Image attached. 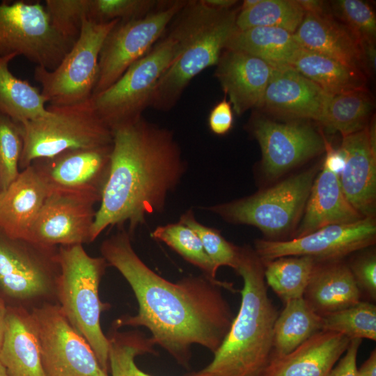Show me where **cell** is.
<instances>
[{
    "label": "cell",
    "mask_w": 376,
    "mask_h": 376,
    "mask_svg": "<svg viewBox=\"0 0 376 376\" xmlns=\"http://www.w3.org/2000/svg\"><path fill=\"white\" fill-rule=\"evenodd\" d=\"M323 166L314 179L304 207V214L294 238L333 224H350L365 217L346 199L339 181L343 157L325 140Z\"/></svg>",
    "instance_id": "ac0fdd59"
},
{
    "label": "cell",
    "mask_w": 376,
    "mask_h": 376,
    "mask_svg": "<svg viewBox=\"0 0 376 376\" xmlns=\"http://www.w3.org/2000/svg\"><path fill=\"white\" fill-rule=\"evenodd\" d=\"M165 1L86 0L85 19L96 23L142 17L158 8Z\"/></svg>",
    "instance_id": "8d00e7d4"
},
{
    "label": "cell",
    "mask_w": 376,
    "mask_h": 376,
    "mask_svg": "<svg viewBox=\"0 0 376 376\" xmlns=\"http://www.w3.org/2000/svg\"><path fill=\"white\" fill-rule=\"evenodd\" d=\"M50 191L31 165L21 170L0 196V230L8 237L26 239Z\"/></svg>",
    "instance_id": "cb8c5ba5"
},
{
    "label": "cell",
    "mask_w": 376,
    "mask_h": 376,
    "mask_svg": "<svg viewBox=\"0 0 376 376\" xmlns=\"http://www.w3.org/2000/svg\"><path fill=\"white\" fill-rule=\"evenodd\" d=\"M100 252L127 281L139 306L136 315L118 319L113 327L147 328L154 344L182 365L189 363L193 345L212 353L219 347L234 318L221 288L235 292L232 283L203 274L169 281L139 258L123 228L102 242Z\"/></svg>",
    "instance_id": "6da1fadb"
},
{
    "label": "cell",
    "mask_w": 376,
    "mask_h": 376,
    "mask_svg": "<svg viewBox=\"0 0 376 376\" xmlns=\"http://www.w3.org/2000/svg\"><path fill=\"white\" fill-rule=\"evenodd\" d=\"M260 0H244L239 8L240 10L250 9L259 3Z\"/></svg>",
    "instance_id": "f907efd6"
},
{
    "label": "cell",
    "mask_w": 376,
    "mask_h": 376,
    "mask_svg": "<svg viewBox=\"0 0 376 376\" xmlns=\"http://www.w3.org/2000/svg\"><path fill=\"white\" fill-rule=\"evenodd\" d=\"M47 113L19 123L23 148L19 169L34 160L54 157L64 151L111 145L113 133L96 113L91 98L65 106L48 105Z\"/></svg>",
    "instance_id": "8992f818"
},
{
    "label": "cell",
    "mask_w": 376,
    "mask_h": 376,
    "mask_svg": "<svg viewBox=\"0 0 376 376\" xmlns=\"http://www.w3.org/2000/svg\"><path fill=\"white\" fill-rule=\"evenodd\" d=\"M178 253L185 260L200 269L208 278L217 280V270L207 255L198 235L181 222L157 226L150 234Z\"/></svg>",
    "instance_id": "e575fe53"
},
{
    "label": "cell",
    "mask_w": 376,
    "mask_h": 376,
    "mask_svg": "<svg viewBox=\"0 0 376 376\" xmlns=\"http://www.w3.org/2000/svg\"><path fill=\"white\" fill-rule=\"evenodd\" d=\"M75 42L53 26L40 1L0 3V56H23L36 66L53 70Z\"/></svg>",
    "instance_id": "8fae6325"
},
{
    "label": "cell",
    "mask_w": 376,
    "mask_h": 376,
    "mask_svg": "<svg viewBox=\"0 0 376 376\" xmlns=\"http://www.w3.org/2000/svg\"><path fill=\"white\" fill-rule=\"evenodd\" d=\"M361 343V339L350 340L345 354L336 366L332 368L328 376H359L357 358Z\"/></svg>",
    "instance_id": "ee69618b"
},
{
    "label": "cell",
    "mask_w": 376,
    "mask_h": 376,
    "mask_svg": "<svg viewBox=\"0 0 376 376\" xmlns=\"http://www.w3.org/2000/svg\"><path fill=\"white\" fill-rule=\"evenodd\" d=\"M58 246L8 237L0 230V290L16 306L57 303ZM58 304V303H57Z\"/></svg>",
    "instance_id": "52a82bcc"
},
{
    "label": "cell",
    "mask_w": 376,
    "mask_h": 376,
    "mask_svg": "<svg viewBox=\"0 0 376 376\" xmlns=\"http://www.w3.org/2000/svg\"><path fill=\"white\" fill-rule=\"evenodd\" d=\"M1 187H0V196H1Z\"/></svg>",
    "instance_id": "f5cc1de1"
},
{
    "label": "cell",
    "mask_w": 376,
    "mask_h": 376,
    "mask_svg": "<svg viewBox=\"0 0 376 376\" xmlns=\"http://www.w3.org/2000/svg\"><path fill=\"white\" fill-rule=\"evenodd\" d=\"M0 376H8L6 368L1 363H0Z\"/></svg>",
    "instance_id": "816d5d0a"
},
{
    "label": "cell",
    "mask_w": 376,
    "mask_h": 376,
    "mask_svg": "<svg viewBox=\"0 0 376 376\" xmlns=\"http://www.w3.org/2000/svg\"><path fill=\"white\" fill-rule=\"evenodd\" d=\"M350 342L343 334L321 331L292 352L271 356L259 376H328Z\"/></svg>",
    "instance_id": "603a6c76"
},
{
    "label": "cell",
    "mask_w": 376,
    "mask_h": 376,
    "mask_svg": "<svg viewBox=\"0 0 376 376\" xmlns=\"http://www.w3.org/2000/svg\"><path fill=\"white\" fill-rule=\"evenodd\" d=\"M274 67L244 52L224 49L214 76L229 98L233 110L242 115L260 107Z\"/></svg>",
    "instance_id": "44dd1931"
},
{
    "label": "cell",
    "mask_w": 376,
    "mask_h": 376,
    "mask_svg": "<svg viewBox=\"0 0 376 376\" xmlns=\"http://www.w3.org/2000/svg\"><path fill=\"white\" fill-rule=\"evenodd\" d=\"M7 309L8 305L6 304L5 300L0 296V350L5 334Z\"/></svg>",
    "instance_id": "681fc988"
},
{
    "label": "cell",
    "mask_w": 376,
    "mask_h": 376,
    "mask_svg": "<svg viewBox=\"0 0 376 376\" xmlns=\"http://www.w3.org/2000/svg\"><path fill=\"white\" fill-rule=\"evenodd\" d=\"M112 145L68 150L30 165L50 192L78 194L100 202L109 178Z\"/></svg>",
    "instance_id": "9a60e30c"
},
{
    "label": "cell",
    "mask_w": 376,
    "mask_h": 376,
    "mask_svg": "<svg viewBox=\"0 0 376 376\" xmlns=\"http://www.w3.org/2000/svg\"><path fill=\"white\" fill-rule=\"evenodd\" d=\"M85 3L86 0H46L44 5L53 26L75 41L85 19Z\"/></svg>",
    "instance_id": "60d3db41"
},
{
    "label": "cell",
    "mask_w": 376,
    "mask_h": 376,
    "mask_svg": "<svg viewBox=\"0 0 376 376\" xmlns=\"http://www.w3.org/2000/svg\"><path fill=\"white\" fill-rule=\"evenodd\" d=\"M317 172L311 168L249 196L205 210L227 222L255 226L269 237L279 235L299 219Z\"/></svg>",
    "instance_id": "9c48e42d"
},
{
    "label": "cell",
    "mask_w": 376,
    "mask_h": 376,
    "mask_svg": "<svg viewBox=\"0 0 376 376\" xmlns=\"http://www.w3.org/2000/svg\"><path fill=\"white\" fill-rule=\"evenodd\" d=\"M321 331L322 316L312 310L304 297L289 300L274 324L271 356L285 355Z\"/></svg>",
    "instance_id": "f546056e"
},
{
    "label": "cell",
    "mask_w": 376,
    "mask_h": 376,
    "mask_svg": "<svg viewBox=\"0 0 376 376\" xmlns=\"http://www.w3.org/2000/svg\"><path fill=\"white\" fill-rule=\"evenodd\" d=\"M112 133L110 171L96 210L93 242L106 228L125 224L132 236L148 216L164 210L187 170L173 132L143 116Z\"/></svg>",
    "instance_id": "7a4b0ae2"
},
{
    "label": "cell",
    "mask_w": 376,
    "mask_h": 376,
    "mask_svg": "<svg viewBox=\"0 0 376 376\" xmlns=\"http://www.w3.org/2000/svg\"><path fill=\"white\" fill-rule=\"evenodd\" d=\"M262 262L266 284L284 302L303 297L317 263L309 256H285Z\"/></svg>",
    "instance_id": "4dcf8cb0"
},
{
    "label": "cell",
    "mask_w": 376,
    "mask_h": 376,
    "mask_svg": "<svg viewBox=\"0 0 376 376\" xmlns=\"http://www.w3.org/2000/svg\"><path fill=\"white\" fill-rule=\"evenodd\" d=\"M288 66L329 95L368 88L367 75L363 72L304 48Z\"/></svg>",
    "instance_id": "83f0119b"
},
{
    "label": "cell",
    "mask_w": 376,
    "mask_h": 376,
    "mask_svg": "<svg viewBox=\"0 0 376 376\" xmlns=\"http://www.w3.org/2000/svg\"><path fill=\"white\" fill-rule=\"evenodd\" d=\"M57 261V303L108 373L109 340L102 331L100 315L109 305L102 302L99 296L100 283L108 264L102 256H89L82 244L58 246Z\"/></svg>",
    "instance_id": "5b68a950"
},
{
    "label": "cell",
    "mask_w": 376,
    "mask_h": 376,
    "mask_svg": "<svg viewBox=\"0 0 376 376\" xmlns=\"http://www.w3.org/2000/svg\"><path fill=\"white\" fill-rule=\"evenodd\" d=\"M359 376H376V352L373 350L369 358L358 369Z\"/></svg>",
    "instance_id": "7dc6e473"
},
{
    "label": "cell",
    "mask_w": 376,
    "mask_h": 376,
    "mask_svg": "<svg viewBox=\"0 0 376 376\" xmlns=\"http://www.w3.org/2000/svg\"><path fill=\"white\" fill-rule=\"evenodd\" d=\"M322 331L336 332L351 339L376 340V306L359 302L344 309L322 315Z\"/></svg>",
    "instance_id": "d590c367"
},
{
    "label": "cell",
    "mask_w": 376,
    "mask_h": 376,
    "mask_svg": "<svg viewBox=\"0 0 376 376\" xmlns=\"http://www.w3.org/2000/svg\"><path fill=\"white\" fill-rule=\"evenodd\" d=\"M30 311L37 329L45 376H109L57 303H45Z\"/></svg>",
    "instance_id": "4fadbf2b"
},
{
    "label": "cell",
    "mask_w": 376,
    "mask_h": 376,
    "mask_svg": "<svg viewBox=\"0 0 376 376\" xmlns=\"http://www.w3.org/2000/svg\"><path fill=\"white\" fill-rule=\"evenodd\" d=\"M350 269L360 291L370 298L376 299V256L374 253H366L357 258Z\"/></svg>",
    "instance_id": "b9f144b4"
},
{
    "label": "cell",
    "mask_w": 376,
    "mask_h": 376,
    "mask_svg": "<svg viewBox=\"0 0 376 376\" xmlns=\"http://www.w3.org/2000/svg\"><path fill=\"white\" fill-rule=\"evenodd\" d=\"M203 3L217 10H230L237 3L235 0H203Z\"/></svg>",
    "instance_id": "c3c4849f"
},
{
    "label": "cell",
    "mask_w": 376,
    "mask_h": 376,
    "mask_svg": "<svg viewBox=\"0 0 376 376\" xmlns=\"http://www.w3.org/2000/svg\"><path fill=\"white\" fill-rule=\"evenodd\" d=\"M305 13L323 14L331 13L326 3L319 0H297Z\"/></svg>",
    "instance_id": "f6af8a7d"
},
{
    "label": "cell",
    "mask_w": 376,
    "mask_h": 376,
    "mask_svg": "<svg viewBox=\"0 0 376 376\" xmlns=\"http://www.w3.org/2000/svg\"><path fill=\"white\" fill-rule=\"evenodd\" d=\"M187 1H165L136 19L119 20L106 36L98 60V79L93 96L110 87L135 61L159 41Z\"/></svg>",
    "instance_id": "7c38bea8"
},
{
    "label": "cell",
    "mask_w": 376,
    "mask_h": 376,
    "mask_svg": "<svg viewBox=\"0 0 376 376\" xmlns=\"http://www.w3.org/2000/svg\"><path fill=\"white\" fill-rule=\"evenodd\" d=\"M109 340V370L111 376H151L135 363L136 356L154 353V343L138 331L118 332L113 327Z\"/></svg>",
    "instance_id": "836d02e7"
},
{
    "label": "cell",
    "mask_w": 376,
    "mask_h": 376,
    "mask_svg": "<svg viewBox=\"0 0 376 376\" xmlns=\"http://www.w3.org/2000/svg\"><path fill=\"white\" fill-rule=\"evenodd\" d=\"M239 10H217L203 0L187 1L171 22L169 34L175 42L176 53L158 81L150 107L171 109L192 79L216 65L236 29Z\"/></svg>",
    "instance_id": "277c9868"
},
{
    "label": "cell",
    "mask_w": 376,
    "mask_h": 376,
    "mask_svg": "<svg viewBox=\"0 0 376 376\" xmlns=\"http://www.w3.org/2000/svg\"><path fill=\"white\" fill-rule=\"evenodd\" d=\"M294 36L302 48L331 58L367 76L370 74L361 40L331 13H305Z\"/></svg>",
    "instance_id": "7402d4cb"
},
{
    "label": "cell",
    "mask_w": 376,
    "mask_h": 376,
    "mask_svg": "<svg viewBox=\"0 0 376 376\" xmlns=\"http://www.w3.org/2000/svg\"><path fill=\"white\" fill-rule=\"evenodd\" d=\"M339 181L351 205L363 217L373 215L376 200V132L375 120L343 136Z\"/></svg>",
    "instance_id": "d6986e66"
},
{
    "label": "cell",
    "mask_w": 376,
    "mask_h": 376,
    "mask_svg": "<svg viewBox=\"0 0 376 376\" xmlns=\"http://www.w3.org/2000/svg\"><path fill=\"white\" fill-rule=\"evenodd\" d=\"M375 107L368 88L331 95L323 125L338 131L342 136L356 132L368 125Z\"/></svg>",
    "instance_id": "1f68e13d"
},
{
    "label": "cell",
    "mask_w": 376,
    "mask_h": 376,
    "mask_svg": "<svg viewBox=\"0 0 376 376\" xmlns=\"http://www.w3.org/2000/svg\"><path fill=\"white\" fill-rule=\"evenodd\" d=\"M303 297L322 316L359 302L361 291L345 263L323 261L316 263Z\"/></svg>",
    "instance_id": "484cf974"
},
{
    "label": "cell",
    "mask_w": 376,
    "mask_h": 376,
    "mask_svg": "<svg viewBox=\"0 0 376 376\" xmlns=\"http://www.w3.org/2000/svg\"><path fill=\"white\" fill-rule=\"evenodd\" d=\"M375 42H361L363 54L368 71L375 70Z\"/></svg>",
    "instance_id": "bcb514c9"
},
{
    "label": "cell",
    "mask_w": 376,
    "mask_h": 376,
    "mask_svg": "<svg viewBox=\"0 0 376 376\" xmlns=\"http://www.w3.org/2000/svg\"><path fill=\"white\" fill-rule=\"evenodd\" d=\"M179 221L191 228L198 235L205 251L217 270L221 266L237 269L240 247L227 241L217 229L198 222L191 210L182 214Z\"/></svg>",
    "instance_id": "74e56055"
},
{
    "label": "cell",
    "mask_w": 376,
    "mask_h": 376,
    "mask_svg": "<svg viewBox=\"0 0 376 376\" xmlns=\"http://www.w3.org/2000/svg\"><path fill=\"white\" fill-rule=\"evenodd\" d=\"M118 21L96 23L83 19L78 38L59 65L53 70L36 66L34 78L49 105H72L92 97L98 79L102 45Z\"/></svg>",
    "instance_id": "30bf717a"
},
{
    "label": "cell",
    "mask_w": 376,
    "mask_h": 376,
    "mask_svg": "<svg viewBox=\"0 0 376 376\" xmlns=\"http://www.w3.org/2000/svg\"><path fill=\"white\" fill-rule=\"evenodd\" d=\"M0 363L8 376H45L37 329L29 310L8 306Z\"/></svg>",
    "instance_id": "d4e9b609"
},
{
    "label": "cell",
    "mask_w": 376,
    "mask_h": 376,
    "mask_svg": "<svg viewBox=\"0 0 376 376\" xmlns=\"http://www.w3.org/2000/svg\"><path fill=\"white\" fill-rule=\"evenodd\" d=\"M15 57L0 56V113L22 123L46 115L47 101L38 88L10 72L9 63Z\"/></svg>",
    "instance_id": "f1b7e54d"
},
{
    "label": "cell",
    "mask_w": 376,
    "mask_h": 376,
    "mask_svg": "<svg viewBox=\"0 0 376 376\" xmlns=\"http://www.w3.org/2000/svg\"><path fill=\"white\" fill-rule=\"evenodd\" d=\"M304 15L297 0H260L250 9L239 10L235 26L237 30L274 27L294 33Z\"/></svg>",
    "instance_id": "d6a6232c"
},
{
    "label": "cell",
    "mask_w": 376,
    "mask_h": 376,
    "mask_svg": "<svg viewBox=\"0 0 376 376\" xmlns=\"http://www.w3.org/2000/svg\"><path fill=\"white\" fill-rule=\"evenodd\" d=\"M376 239L373 215L350 224H333L290 240H258L255 252L262 261L285 256H309L317 262L341 260L373 245Z\"/></svg>",
    "instance_id": "5bb4252c"
},
{
    "label": "cell",
    "mask_w": 376,
    "mask_h": 376,
    "mask_svg": "<svg viewBox=\"0 0 376 376\" xmlns=\"http://www.w3.org/2000/svg\"><path fill=\"white\" fill-rule=\"evenodd\" d=\"M176 45L168 34L131 65L110 87L92 96L94 109L112 131L143 116L161 76L172 62Z\"/></svg>",
    "instance_id": "ba28073f"
},
{
    "label": "cell",
    "mask_w": 376,
    "mask_h": 376,
    "mask_svg": "<svg viewBox=\"0 0 376 376\" xmlns=\"http://www.w3.org/2000/svg\"><path fill=\"white\" fill-rule=\"evenodd\" d=\"M97 202L78 194L50 192L27 240L51 246L92 242Z\"/></svg>",
    "instance_id": "2e32d148"
},
{
    "label": "cell",
    "mask_w": 376,
    "mask_h": 376,
    "mask_svg": "<svg viewBox=\"0 0 376 376\" xmlns=\"http://www.w3.org/2000/svg\"><path fill=\"white\" fill-rule=\"evenodd\" d=\"M331 13L361 42H375L376 17L370 6L361 0L332 1Z\"/></svg>",
    "instance_id": "ab89813d"
},
{
    "label": "cell",
    "mask_w": 376,
    "mask_h": 376,
    "mask_svg": "<svg viewBox=\"0 0 376 376\" xmlns=\"http://www.w3.org/2000/svg\"><path fill=\"white\" fill-rule=\"evenodd\" d=\"M331 96L294 68L274 67L260 107L278 116L322 125Z\"/></svg>",
    "instance_id": "ffe728a7"
},
{
    "label": "cell",
    "mask_w": 376,
    "mask_h": 376,
    "mask_svg": "<svg viewBox=\"0 0 376 376\" xmlns=\"http://www.w3.org/2000/svg\"><path fill=\"white\" fill-rule=\"evenodd\" d=\"M235 271L243 280L239 311L212 361L185 376H259L271 357L279 313L268 296L263 263L255 251L240 247Z\"/></svg>",
    "instance_id": "3957f363"
},
{
    "label": "cell",
    "mask_w": 376,
    "mask_h": 376,
    "mask_svg": "<svg viewBox=\"0 0 376 376\" xmlns=\"http://www.w3.org/2000/svg\"><path fill=\"white\" fill-rule=\"evenodd\" d=\"M251 131L261 149L263 170L272 179L325 148V139L306 124L256 118Z\"/></svg>",
    "instance_id": "e0dca14e"
},
{
    "label": "cell",
    "mask_w": 376,
    "mask_h": 376,
    "mask_svg": "<svg viewBox=\"0 0 376 376\" xmlns=\"http://www.w3.org/2000/svg\"><path fill=\"white\" fill-rule=\"evenodd\" d=\"M301 48L294 33L274 27L236 29L225 47L260 58L273 67L288 66Z\"/></svg>",
    "instance_id": "4316f807"
},
{
    "label": "cell",
    "mask_w": 376,
    "mask_h": 376,
    "mask_svg": "<svg viewBox=\"0 0 376 376\" xmlns=\"http://www.w3.org/2000/svg\"><path fill=\"white\" fill-rule=\"evenodd\" d=\"M23 148L19 123L0 113V187L3 191L20 172Z\"/></svg>",
    "instance_id": "f35d334b"
},
{
    "label": "cell",
    "mask_w": 376,
    "mask_h": 376,
    "mask_svg": "<svg viewBox=\"0 0 376 376\" xmlns=\"http://www.w3.org/2000/svg\"><path fill=\"white\" fill-rule=\"evenodd\" d=\"M233 120L231 104L224 98L212 109L207 123L210 131L221 136L227 134L232 129Z\"/></svg>",
    "instance_id": "7bdbcfd3"
}]
</instances>
